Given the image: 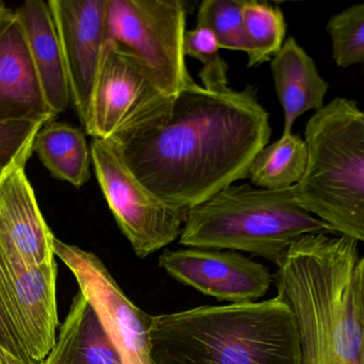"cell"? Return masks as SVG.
Masks as SVG:
<instances>
[{
    "label": "cell",
    "mask_w": 364,
    "mask_h": 364,
    "mask_svg": "<svg viewBox=\"0 0 364 364\" xmlns=\"http://www.w3.org/2000/svg\"><path fill=\"white\" fill-rule=\"evenodd\" d=\"M271 135L254 87L212 92L194 81L157 115L110 141L158 198L188 212L248 179Z\"/></svg>",
    "instance_id": "1"
},
{
    "label": "cell",
    "mask_w": 364,
    "mask_h": 364,
    "mask_svg": "<svg viewBox=\"0 0 364 364\" xmlns=\"http://www.w3.org/2000/svg\"><path fill=\"white\" fill-rule=\"evenodd\" d=\"M276 266L278 293L296 320L301 364H364L359 241L331 233L304 235Z\"/></svg>",
    "instance_id": "2"
},
{
    "label": "cell",
    "mask_w": 364,
    "mask_h": 364,
    "mask_svg": "<svg viewBox=\"0 0 364 364\" xmlns=\"http://www.w3.org/2000/svg\"><path fill=\"white\" fill-rule=\"evenodd\" d=\"M149 339L153 364H301L296 320L279 293L153 316Z\"/></svg>",
    "instance_id": "3"
},
{
    "label": "cell",
    "mask_w": 364,
    "mask_h": 364,
    "mask_svg": "<svg viewBox=\"0 0 364 364\" xmlns=\"http://www.w3.org/2000/svg\"><path fill=\"white\" fill-rule=\"evenodd\" d=\"M312 233L337 234L299 204L293 187L243 184L188 209L179 241L188 248L248 252L277 265L297 239Z\"/></svg>",
    "instance_id": "4"
},
{
    "label": "cell",
    "mask_w": 364,
    "mask_h": 364,
    "mask_svg": "<svg viewBox=\"0 0 364 364\" xmlns=\"http://www.w3.org/2000/svg\"><path fill=\"white\" fill-rule=\"evenodd\" d=\"M309 165L293 187L299 204L337 234L364 244V111L336 98L306 124Z\"/></svg>",
    "instance_id": "5"
},
{
    "label": "cell",
    "mask_w": 364,
    "mask_h": 364,
    "mask_svg": "<svg viewBox=\"0 0 364 364\" xmlns=\"http://www.w3.org/2000/svg\"><path fill=\"white\" fill-rule=\"evenodd\" d=\"M108 38L136 53L158 88L174 98L190 83L184 55L186 4L181 0H107Z\"/></svg>",
    "instance_id": "6"
},
{
    "label": "cell",
    "mask_w": 364,
    "mask_h": 364,
    "mask_svg": "<svg viewBox=\"0 0 364 364\" xmlns=\"http://www.w3.org/2000/svg\"><path fill=\"white\" fill-rule=\"evenodd\" d=\"M91 155L113 217L139 258L145 259L181 237L186 212L173 209L149 190L112 141L93 139Z\"/></svg>",
    "instance_id": "7"
},
{
    "label": "cell",
    "mask_w": 364,
    "mask_h": 364,
    "mask_svg": "<svg viewBox=\"0 0 364 364\" xmlns=\"http://www.w3.org/2000/svg\"><path fill=\"white\" fill-rule=\"evenodd\" d=\"M171 98L136 53L108 38L83 128L93 139L112 140L157 115Z\"/></svg>",
    "instance_id": "8"
},
{
    "label": "cell",
    "mask_w": 364,
    "mask_h": 364,
    "mask_svg": "<svg viewBox=\"0 0 364 364\" xmlns=\"http://www.w3.org/2000/svg\"><path fill=\"white\" fill-rule=\"evenodd\" d=\"M53 251L76 278L80 292L95 310L124 364H153L149 339L153 316L126 297L95 254L58 239L53 241Z\"/></svg>",
    "instance_id": "9"
},
{
    "label": "cell",
    "mask_w": 364,
    "mask_h": 364,
    "mask_svg": "<svg viewBox=\"0 0 364 364\" xmlns=\"http://www.w3.org/2000/svg\"><path fill=\"white\" fill-rule=\"evenodd\" d=\"M57 263L28 266L0 252V281L9 311L34 364H43L57 341Z\"/></svg>",
    "instance_id": "10"
},
{
    "label": "cell",
    "mask_w": 364,
    "mask_h": 364,
    "mask_svg": "<svg viewBox=\"0 0 364 364\" xmlns=\"http://www.w3.org/2000/svg\"><path fill=\"white\" fill-rule=\"evenodd\" d=\"M159 265L181 284L232 303L261 298L273 282L267 266L235 251L166 250L160 256Z\"/></svg>",
    "instance_id": "11"
},
{
    "label": "cell",
    "mask_w": 364,
    "mask_h": 364,
    "mask_svg": "<svg viewBox=\"0 0 364 364\" xmlns=\"http://www.w3.org/2000/svg\"><path fill=\"white\" fill-rule=\"evenodd\" d=\"M48 4L63 53L72 102L85 125L108 41L107 0H51Z\"/></svg>",
    "instance_id": "12"
},
{
    "label": "cell",
    "mask_w": 364,
    "mask_h": 364,
    "mask_svg": "<svg viewBox=\"0 0 364 364\" xmlns=\"http://www.w3.org/2000/svg\"><path fill=\"white\" fill-rule=\"evenodd\" d=\"M55 117L47 104L18 13L0 21V123H48Z\"/></svg>",
    "instance_id": "13"
},
{
    "label": "cell",
    "mask_w": 364,
    "mask_h": 364,
    "mask_svg": "<svg viewBox=\"0 0 364 364\" xmlns=\"http://www.w3.org/2000/svg\"><path fill=\"white\" fill-rule=\"evenodd\" d=\"M25 167H15L0 181V252L38 266L55 261V237L38 209Z\"/></svg>",
    "instance_id": "14"
},
{
    "label": "cell",
    "mask_w": 364,
    "mask_h": 364,
    "mask_svg": "<svg viewBox=\"0 0 364 364\" xmlns=\"http://www.w3.org/2000/svg\"><path fill=\"white\" fill-rule=\"evenodd\" d=\"M272 77L276 94L284 110V132L292 134L295 121L310 110L325 106L329 83L321 76L314 60L289 36L271 60Z\"/></svg>",
    "instance_id": "15"
},
{
    "label": "cell",
    "mask_w": 364,
    "mask_h": 364,
    "mask_svg": "<svg viewBox=\"0 0 364 364\" xmlns=\"http://www.w3.org/2000/svg\"><path fill=\"white\" fill-rule=\"evenodd\" d=\"M47 104L55 115L72 102L70 81L48 2L26 1L17 10Z\"/></svg>",
    "instance_id": "16"
},
{
    "label": "cell",
    "mask_w": 364,
    "mask_h": 364,
    "mask_svg": "<svg viewBox=\"0 0 364 364\" xmlns=\"http://www.w3.org/2000/svg\"><path fill=\"white\" fill-rule=\"evenodd\" d=\"M43 364H124L119 350L82 293L73 299L55 348Z\"/></svg>",
    "instance_id": "17"
},
{
    "label": "cell",
    "mask_w": 364,
    "mask_h": 364,
    "mask_svg": "<svg viewBox=\"0 0 364 364\" xmlns=\"http://www.w3.org/2000/svg\"><path fill=\"white\" fill-rule=\"evenodd\" d=\"M33 151L53 177L75 187L80 188L91 177V147L80 128L48 122L36 135Z\"/></svg>",
    "instance_id": "18"
},
{
    "label": "cell",
    "mask_w": 364,
    "mask_h": 364,
    "mask_svg": "<svg viewBox=\"0 0 364 364\" xmlns=\"http://www.w3.org/2000/svg\"><path fill=\"white\" fill-rule=\"evenodd\" d=\"M309 149L299 135H282L265 145L252 160L248 179L256 187L279 190L294 187L305 177Z\"/></svg>",
    "instance_id": "19"
},
{
    "label": "cell",
    "mask_w": 364,
    "mask_h": 364,
    "mask_svg": "<svg viewBox=\"0 0 364 364\" xmlns=\"http://www.w3.org/2000/svg\"><path fill=\"white\" fill-rule=\"evenodd\" d=\"M244 45L248 66L271 61L284 43L287 24L279 6L247 0L243 10Z\"/></svg>",
    "instance_id": "20"
},
{
    "label": "cell",
    "mask_w": 364,
    "mask_h": 364,
    "mask_svg": "<svg viewBox=\"0 0 364 364\" xmlns=\"http://www.w3.org/2000/svg\"><path fill=\"white\" fill-rule=\"evenodd\" d=\"M326 30L333 60L339 68L364 63V2L333 15Z\"/></svg>",
    "instance_id": "21"
},
{
    "label": "cell",
    "mask_w": 364,
    "mask_h": 364,
    "mask_svg": "<svg viewBox=\"0 0 364 364\" xmlns=\"http://www.w3.org/2000/svg\"><path fill=\"white\" fill-rule=\"evenodd\" d=\"M247 0H205L197 26L212 32L220 49L244 51L243 10Z\"/></svg>",
    "instance_id": "22"
},
{
    "label": "cell",
    "mask_w": 364,
    "mask_h": 364,
    "mask_svg": "<svg viewBox=\"0 0 364 364\" xmlns=\"http://www.w3.org/2000/svg\"><path fill=\"white\" fill-rule=\"evenodd\" d=\"M215 36L203 27L186 30L184 34V55L198 60L203 64L199 72L203 87L208 91L224 92L228 87V64L220 53Z\"/></svg>",
    "instance_id": "23"
},
{
    "label": "cell",
    "mask_w": 364,
    "mask_h": 364,
    "mask_svg": "<svg viewBox=\"0 0 364 364\" xmlns=\"http://www.w3.org/2000/svg\"><path fill=\"white\" fill-rule=\"evenodd\" d=\"M43 123H0V181L15 167L26 166L33 153L34 140Z\"/></svg>",
    "instance_id": "24"
},
{
    "label": "cell",
    "mask_w": 364,
    "mask_h": 364,
    "mask_svg": "<svg viewBox=\"0 0 364 364\" xmlns=\"http://www.w3.org/2000/svg\"><path fill=\"white\" fill-rule=\"evenodd\" d=\"M0 341L4 348L23 364H34L28 356L23 340L15 327L9 311L4 286L0 281Z\"/></svg>",
    "instance_id": "25"
},
{
    "label": "cell",
    "mask_w": 364,
    "mask_h": 364,
    "mask_svg": "<svg viewBox=\"0 0 364 364\" xmlns=\"http://www.w3.org/2000/svg\"><path fill=\"white\" fill-rule=\"evenodd\" d=\"M0 364H23L19 363L13 355H11L2 345L0 341Z\"/></svg>",
    "instance_id": "26"
},
{
    "label": "cell",
    "mask_w": 364,
    "mask_h": 364,
    "mask_svg": "<svg viewBox=\"0 0 364 364\" xmlns=\"http://www.w3.org/2000/svg\"><path fill=\"white\" fill-rule=\"evenodd\" d=\"M361 286H363V301L364 313V258H361Z\"/></svg>",
    "instance_id": "27"
},
{
    "label": "cell",
    "mask_w": 364,
    "mask_h": 364,
    "mask_svg": "<svg viewBox=\"0 0 364 364\" xmlns=\"http://www.w3.org/2000/svg\"><path fill=\"white\" fill-rule=\"evenodd\" d=\"M9 9L6 8V6H4V2L0 1V21H2V19H4V16H6V13L9 12Z\"/></svg>",
    "instance_id": "28"
}]
</instances>
